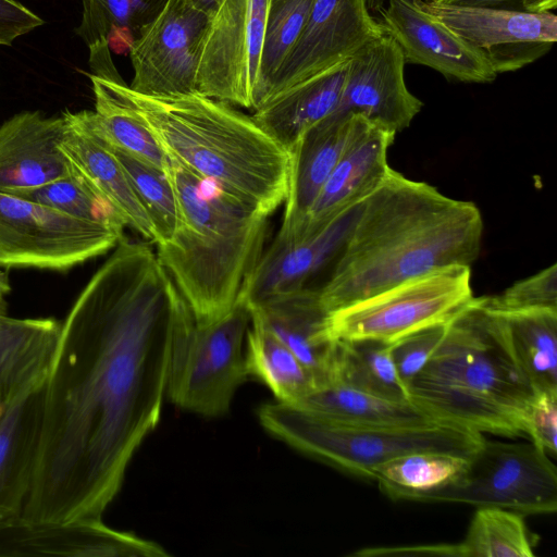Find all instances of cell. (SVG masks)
Returning a JSON list of instances; mask_svg holds the SVG:
<instances>
[{"label": "cell", "instance_id": "1", "mask_svg": "<svg viewBox=\"0 0 557 557\" xmlns=\"http://www.w3.org/2000/svg\"><path fill=\"white\" fill-rule=\"evenodd\" d=\"M183 302L157 253L125 237L88 281L44 384L24 519L102 520L160 421Z\"/></svg>", "mask_w": 557, "mask_h": 557}, {"label": "cell", "instance_id": "2", "mask_svg": "<svg viewBox=\"0 0 557 557\" xmlns=\"http://www.w3.org/2000/svg\"><path fill=\"white\" fill-rule=\"evenodd\" d=\"M483 220L471 201L389 169L360 206L352 228L318 287L327 313L411 278L468 265L481 249Z\"/></svg>", "mask_w": 557, "mask_h": 557}, {"label": "cell", "instance_id": "3", "mask_svg": "<svg viewBox=\"0 0 557 557\" xmlns=\"http://www.w3.org/2000/svg\"><path fill=\"white\" fill-rule=\"evenodd\" d=\"M110 83L186 169L262 215L285 202L293 156L251 115L199 92L156 97Z\"/></svg>", "mask_w": 557, "mask_h": 557}, {"label": "cell", "instance_id": "4", "mask_svg": "<svg viewBox=\"0 0 557 557\" xmlns=\"http://www.w3.org/2000/svg\"><path fill=\"white\" fill-rule=\"evenodd\" d=\"M166 172L177 196L181 225L156 253L195 320L209 322L239 298L263 251L268 216L170 156Z\"/></svg>", "mask_w": 557, "mask_h": 557}, {"label": "cell", "instance_id": "5", "mask_svg": "<svg viewBox=\"0 0 557 557\" xmlns=\"http://www.w3.org/2000/svg\"><path fill=\"white\" fill-rule=\"evenodd\" d=\"M533 391L481 307V297L449 321L409 400L440 422L482 434L525 435Z\"/></svg>", "mask_w": 557, "mask_h": 557}, {"label": "cell", "instance_id": "6", "mask_svg": "<svg viewBox=\"0 0 557 557\" xmlns=\"http://www.w3.org/2000/svg\"><path fill=\"white\" fill-rule=\"evenodd\" d=\"M258 418L270 434L293 448L366 480H371L376 465L401 455L435 450L471 458L485 441L480 432L446 422L418 426L344 424L277 400L263 404Z\"/></svg>", "mask_w": 557, "mask_h": 557}, {"label": "cell", "instance_id": "7", "mask_svg": "<svg viewBox=\"0 0 557 557\" xmlns=\"http://www.w3.org/2000/svg\"><path fill=\"white\" fill-rule=\"evenodd\" d=\"M251 322L242 296L220 318L197 322L184 300L175 324L165 397L177 407L221 417L248 375L245 341Z\"/></svg>", "mask_w": 557, "mask_h": 557}, {"label": "cell", "instance_id": "8", "mask_svg": "<svg viewBox=\"0 0 557 557\" xmlns=\"http://www.w3.org/2000/svg\"><path fill=\"white\" fill-rule=\"evenodd\" d=\"M474 298L470 267L453 265L330 312L329 330L333 339L394 344L425 327L449 322Z\"/></svg>", "mask_w": 557, "mask_h": 557}, {"label": "cell", "instance_id": "9", "mask_svg": "<svg viewBox=\"0 0 557 557\" xmlns=\"http://www.w3.org/2000/svg\"><path fill=\"white\" fill-rule=\"evenodd\" d=\"M124 232L0 191V267L66 271L114 248Z\"/></svg>", "mask_w": 557, "mask_h": 557}, {"label": "cell", "instance_id": "10", "mask_svg": "<svg viewBox=\"0 0 557 557\" xmlns=\"http://www.w3.org/2000/svg\"><path fill=\"white\" fill-rule=\"evenodd\" d=\"M416 502L460 503L525 515L557 510V470L547 453L530 443L485 441L460 482Z\"/></svg>", "mask_w": 557, "mask_h": 557}, {"label": "cell", "instance_id": "11", "mask_svg": "<svg viewBox=\"0 0 557 557\" xmlns=\"http://www.w3.org/2000/svg\"><path fill=\"white\" fill-rule=\"evenodd\" d=\"M269 0H223L210 15L196 76L197 92L255 109Z\"/></svg>", "mask_w": 557, "mask_h": 557}, {"label": "cell", "instance_id": "12", "mask_svg": "<svg viewBox=\"0 0 557 557\" xmlns=\"http://www.w3.org/2000/svg\"><path fill=\"white\" fill-rule=\"evenodd\" d=\"M210 15L190 0H169L128 52L135 92L170 97L197 92L196 76Z\"/></svg>", "mask_w": 557, "mask_h": 557}, {"label": "cell", "instance_id": "13", "mask_svg": "<svg viewBox=\"0 0 557 557\" xmlns=\"http://www.w3.org/2000/svg\"><path fill=\"white\" fill-rule=\"evenodd\" d=\"M383 2L315 0L264 101L299 82L347 62L368 42L385 34L374 14L384 7Z\"/></svg>", "mask_w": 557, "mask_h": 557}, {"label": "cell", "instance_id": "14", "mask_svg": "<svg viewBox=\"0 0 557 557\" xmlns=\"http://www.w3.org/2000/svg\"><path fill=\"white\" fill-rule=\"evenodd\" d=\"M405 59L396 41L383 34L348 61L345 84L332 115H361L397 134L407 128L423 102L405 82Z\"/></svg>", "mask_w": 557, "mask_h": 557}, {"label": "cell", "instance_id": "15", "mask_svg": "<svg viewBox=\"0 0 557 557\" xmlns=\"http://www.w3.org/2000/svg\"><path fill=\"white\" fill-rule=\"evenodd\" d=\"M379 13L384 33L396 41L406 63L465 83L485 84L497 77L487 54L434 17L423 0H387Z\"/></svg>", "mask_w": 557, "mask_h": 557}, {"label": "cell", "instance_id": "16", "mask_svg": "<svg viewBox=\"0 0 557 557\" xmlns=\"http://www.w3.org/2000/svg\"><path fill=\"white\" fill-rule=\"evenodd\" d=\"M423 3L456 35L483 50L497 73L524 65L536 42L557 40V16L552 12L465 7L437 0H423Z\"/></svg>", "mask_w": 557, "mask_h": 557}, {"label": "cell", "instance_id": "17", "mask_svg": "<svg viewBox=\"0 0 557 557\" xmlns=\"http://www.w3.org/2000/svg\"><path fill=\"white\" fill-rule=\"evenodd\" d=\"M360 206L349 209L309 236H275L269 248L262 251L239 296L255 305L305 287H315L313 282L318 278H321V284L341 252Z\"/></svg>", "mask_w": 557, "mask_h": 557}, {"label": "cell", "instance_id": "18", "mask_svg": "<svg viewBox=\"0 0 557 557\" xmlns=\"http://www.w3.org/2000/svg\"><path fill=\"white\" fill-rule=\"evenodd\" d=\"M0 556L166 557L169 553L102 520L35 522L17 516L0 520Z\"/></svg>", "mask_w": 557, "mask_h": 557}, {"label": "cell", "instance_id": "19", "mask_svg": "<svg viewBox=\"0 0 557 557\" xmlns=\"http://www.w3.org/2000/svg\"><path fill=\"white\" fill-rule=\"evenodd\" d=\"M395 135L371 124L339 159L302 222L292 232H278L276 236H309L362 203L386 178L391 169L387 150Z\"/></svg>", "mask_w": 557, "mask_h": 557}, {"label": "cell", "instance_id": "20", "mask_svg": "<svg viewBox=\"0 0 557 557\" xmlns=\"http://www.w3.org/2000/svg\"><path fill=\"white\" fill-rule=\"evenodd\" d=\"M65 119L23 111L0 125V191L38 188L74 169L59 148Z\"/></svg>", "mask_w": 557, "mask_h": 557}, {"label": "cell", "instance_id": "21", "mask_svg": "<svg viewBox=\"0 0 557 557\" xmlns=\"http://www.w3.org/2000/svg\"><path fill=\"white\" fill-rule=\"evenodd\" d=\"M65 128L60 150L122 218L125 226L156 243L152 224L139 202L111 146L96 127L92 111H65Z\"/></svg>", "mask_w": 557, "mask_h": 557}, {"label": "cell", "instance_id": "22", "mask_svg": "<svg viewBox=\"0 0 557 557\" xmlns=\"http://www.w3.org/2000/svg\"><path fill=\"white\" fill-rule=\"evenodd\" d=\"M370 126L361 115L330 114L305 134L292 152L289 191L278 232H292L302 222L339 159Z\"/></svg>", "mask_w": 557, "mask_h": 557}, {"label": "cell", "instance_id": "23", "mask_svg": "<svg viewBox=\"0 0 557 557\" xmlns=\"http://www.w3.org/2000/svg\"><path fill=\"white\" fill-rule=\"evenodd\" d=\"M249 309L305 364L317 387L327 382L336 339L330 334L329 313L320 301L318 287L274 296L249 305Z\"/></svg>", "mask_w": 557, "mask_h": 557}, {"label": "cell", "instance_id": "24", "mask_svg": "<svg viewBox=\"0 0 557 557\" xmlns=\"http://www.w3.org/2000/svg\"><path fill=\"white\" fill-rule=\"evenodd\" d=\"M42 398L44 385L0 409V520L23 512L39 443Z\"/></svg>", "mask_w": 557, "mask_h": 557}, {"label": "cell", "instance_id": "25", "mask_svg": "<svg viewBox=\"0 0 557 557\" xmlns=\"http://www.w3.org/2000/svg\"><path fill=\"white\" fill-rule=\"evenodd\" d=\"M348 61L272 96L251 116L292 153L305 134L335 110Z\"/></svg>", "mask_w": 557, "mask_h": 557}, {"label": "cell", "instance_id": "26", "mask_svg": "<svg viewBox=\"0 0 557 557\" xmlns=\"http://www.w3.org/2000/svg\"><path fill=\"white\" fill-rule=\"evenodd\" d=\"M61 325L52 318L15 319L0 314V409L45 384Z\"/></svg>", "mask_w": 557, "mask_h": 557}, {"label": "cell", "instance_id": "27", "mask_svg": "<svg viewBox=\"0 0 557 557\" xmlns=\"http://www.w3.org/2000/svg\"><path fill=\"white\" fill-rule=\"evenodd\" d=\"M484 310L533 393L557 391V310Z\"/></svg>", "mask_w": 557, "mask_h": 557}, {"label": "cell", "instance_id": "28", "mask_svg": "<svg viewBox=\"0 0 557 557\" xmlns=\"http://www.w3.org/2000/svg\"><path fill=\"white\" fill-rule=\"evenodd\" d=\"M295 406L351 425L418 426L440 422L411 401L383 398L339 381L314 388Z\"/></svg>", "mask_w": 557, "mask_h": 557}, {"label": "cell", "instance_id": "29", "mask_svg": "<svg viewBox=\"0 0 557 557\" xmlns=\"http://www.w3.org/2000/svg\"><path fill=\"white\" fill-rule=\"evenodd\" d=\"M169 0H83L82 18L76 35L89 49L92 74L123 83L111 57L108 37L112 32H127L135 39L163 10Z\"/></svg>", "mask_w": 557, "mask_h": 557}, {"label": "cell", "instance_id": "30", "mask_svg": "<svg viewBox=\"0 0 557 557\" xmlns=\"http://www.w3.org/2000/svg\"><path fill=\"white\" fill-rule=\"evenodd\" d=\"M470 458L435 450L414 451L392 458L372 469L371 480L396 500H414L424 494L461 481Z\"/></svg>", "mask_w": 557, "mask_h": 557}, {"label": "cell", "instance_id": "31", "mask_svg": "<svg viewBox=\"0 0 557 557\" xmlns=\"http://www.w3.org/2000/svg\"><path fill=\"white\" fill-rule=\"evenodd\" d=\"M245 345L248 375L263 382L277 401L295 405L317 387L305 364L252 313Z\"/></svg>", "mask_w": 557, "mask_h": 557}, {"label": "cell", "instance_id": "32", "mask_svg": "<svg viewBox=\"0 0 557 557\" xmlns=\"http://www.w3.org/2000/svg\"><path fill=\"white\" fill-rule=\"evenodd\" d=\"M95 97L92 120L112 146L166 170L169 156L145 121L126 103L110 81L89 75Z\"/></svg>", "mask_w": 557, "mask_h": 557}, {"label": "cell", "instance_id": "33", "mask_svg": "<svg viewBox=\"0 0 557 557\" xmlns=\"http://www.w3.org/2000/svg\"><path fill=\"white\" fill-rule=\"evenodd\" d=\"M332 381L391 400L410 401L392 356V344L336 339L333 369L326 383Z\"/></svg>", "mask_w": 557, "mask_h": 557}, {"label": "cell", "instance_id": "34", "mask_svg": "<svg viewBox=\"0 0 557 557\" xmlns=\"http://www.w3.org/2000/svg\"><path fill=\"white\" fill-rule=\"evenodd\" d=\"M539 537L524 516L495 507L474 512L462 542L456 543L460 557H533Z\"/></svg>", "mask_w": 557, "mask_h": 557}, {"label": "cell", "instance_id": "35", "mask_svg": "<svg viewBox=\"0 0 557 557\" xmlns=\"http://www.w3.org/2000/svg\"><path fill=\"white\" fill-rule=\"evenodd\" d=\"M109 145L152 224L156 244L168 242L181 225V211L166 170Z\"/></svg>", "mask_w": 557, "mask_h": 557}, {"label": "cell", "instance_id": "36", "mask_svg": "<svg viewBox=\"0 0 557 557\" xmlns=\"http://www.w3.org/2000/svg\"><path fill=\"white\" fill-rule=\"evenodd\" d=\"M12 194L71 216L124 232L125 224L115 208L75 169L71 174L38 188Z\"/></svg>", "mask_w": 557, "mask_h": 557}, {"label": "cell", "instance_id": "37", "mask_svg": "<svg viewBox=\"0 0 557 557\" xmlns=\"http://www.w3.org/2000/svg\"><path fill=\"white\" fill-rule=\"evenodd\" d=\"M315 0H269L256 108L298 39ZM253 109V110H255Z\"/></svg>", "mask_w": 557, "mask_h": 557}, {"label": "cell", "instance_id": "38", "mask_svg": "<svg viewBox=\"0 0 557 557\" xmlns=\"http://www.w3.org/2000/svg\"><path fill=\"white\" fill-rule=\"evenodd\" d=\"M481 306L496 312L557 310L556 263L513 283L499 295L481 297Z\"/></svg>", "mask_w": 557, "mask_h": 557}, {"label": "cell", "instance_id": "39", "mask_svg": "<svg viewBox=\"0 0 557 557\" xmlns=\"http://www.w3.org/2000/svg\"><path fill=\"white\" fill-rule=\"evenodd\" d=\"M448 323L425 327L392 344V356L407 391L410 382L425 367L443 341Z\"/></svg>", "mask_w": 557, "mask_h": 557}, {"label": "cell", "instance_id": "40", "mask_svg": "<svg viewBox=\"0 0 557 557\" xmlns=\"http://www.w3.org/2000/svg\"><path fill=\"white\" fill-rule=\"evenodd\" d=\"M525 435L545 453L556 454L557 391L533 393L527 411Z\"/></svg>", "mask_w": 557, "mask_h": 557}, {"label": "cell", "instance_id": "41", "mask_svg": "<svg viewBox=\"0 0 557 557\" xmlns=\"http://www.w3.org/2000/svg\"><path fill=\"white\" fill-rule=\"evenodd\" d=\"M45 21L17 0H0V46H11Z\"/></svg>", "mask_w": 557, "mask_h": 557}, {"label": "cell", "instance_id": "42", "mask_svg": "<svg viewBox=\"0 0 557 557\" xmlns=\"http://www.w3.org/2000/svg\"><path fill=\"white\" fill-rule=\"evenodd\" d=\"M442 3L508 9L534 13L550 12L557 5V0H437Z\"/></svg>", "mask_w": 557, "mask_h": 557}, {"label": "cell", "instance_id": "43", "mask_svg": "<svg viewBox=\"0 0 557 557\" xmlns=\"http://www.w3.org/2000/svg\"><path fill=\"white\" fill-rule=\"evenodd\" d=\"M11 292V286L8 278L0 274V314L8 312V296Z\"/></svg>", "mask_w": 557, "mask_h": 557}, {"label": "cell", "instance_id": "44", "mask_svg": "<svg viewBox=\"0 0 557 557\" xmlns=\"http://www.w3.org/2000/svg\"><path fill=\"white\" fill-rule=\"evenodd\" d=\"M197 8L212 15L223 0H190Z\"/></svg>", "mask_w": 557, "mask_h": 557}]
</instances>
